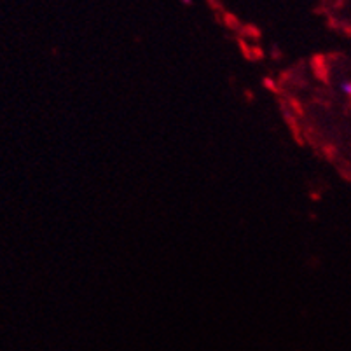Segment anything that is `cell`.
Returning a JSON list of instances; mask_svg holds the SVG:
<instances>
[{"label":"cell","mask_w":351,"mask_h":351,"mask_svg":"<svg viewBox=\"0 0 351 351\" xmlns=\"http://www.w3.org/2000/svg\"><path fill=\"white\" fill-rule=\"evenodd\" d=\"M341 89H343V93L346 95L348 98H351V81H346L341 84Z\"/></svg>","instance_id":"cell-1"}]
</instances>
